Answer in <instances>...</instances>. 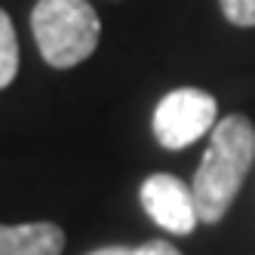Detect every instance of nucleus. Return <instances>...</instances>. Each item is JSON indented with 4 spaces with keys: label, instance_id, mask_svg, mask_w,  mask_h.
<instances>
[{
    "label": "nucleus",
    "instance_id": "nucleus-1",
    "mask_svg": "<svg viewBox=\"0 0 255 255\" xmlns=\"http://www.w3.org/2000/svg\"><path fill=\"white\" fill-rule=\"evenodd\" d=\"M255 160V126L243 114H231L212 126L206 154L194 175V203L200 222L215 225L231 209Z\"/></svg>",
    "mask_w": 255,
    "mask_h": 255
},
{
    "label": "nucleus",
    "instance_id": "nucleus-2",
    "mask_svg": "<svg viewBox=\"0 0 255 255\" xmlns=\"http://www.w3.org/2000/svg\"><path fill=\"white\" fill-rule=\"evenodd\" d=\"M31 28L40 56L52 68H74L99 46V15L86 0H37Z\"/></svg>",
    "mask_w": 255,
    "mask_h": 255
},
{
    "label": "nucleus",
    "instance_id": "nucleus-3",
    "mask_svg": "<svg viewBox=\"0 0 255 255\" xmlns=\"http://www.w3.org/2000/svg\"><path fill=\"white\" fill-rule=\"evenodd\" d=\"M215 126V99L203 89H175L157 105L154 111V135L163 148L178 151L194 144Z\"/></svg>",
    "mask_w": 255,
    "mask_h": 255
},
{
    "label": "nucleus",
    "instance_id": "nucleus-4",
    "mask_svg": "<svg viewBox=\"0 0 255 255\" xmlns=\"http://www.w3.org/2000/svg\"><path fill=\"white\" fill-rule=\"evenodd\" d=\"M141 206L160 228H166L172 234H191L200 222L194 191L181 178L166 175V172H157L151 178H144Z\"/></svg>",
    "mask_w": 255,
    "mask_h": 255
},
{
    "label": "nucleus",
    "instance_id": "nucleus-5",
    "mask_svg": "<svg viewBox=\"0 0 255 255\" xmlns=\"http://www.w3.org/2000/svg\"><path fill=\"white\" fill-rule=\"evenodd\" d=\"M65 234L52 222L0 225V255H59Z\"/></svg>",
    "mask_w": 255,
    "mask_h": 255
},
{
    "label": "nucleus",
    "instance_id": "nucleus-6",
    "mask_svg": "<svg viewBox=\"0 0 255 255\" xmlns=\"http://www.w3.org/2000/svg\"><path fill=\"white\" fill-rule=\"evenodd\" d=\"M19 74V40L9 15L0 9V89H6Z\"/></svg>",
    "mask_w": 255,
    "mask_h": 255
},
{
    "label": "nucleus",
    "instance_id": "nucleus-7",
    "mask_svg": "<svg viewBox=\"0 0 255 255\" xmlns=\"http://www.w3.org/2000/svg\"><path fill=\"white\" fill-rule=\"evenodd\" d=\"M222 12L228 15V22L240 28L255 25V0H222Z\"/></svg>",
    "mask_w": 255,
    "mask_h": 255
},
{
    "label": "nucleus",
    "instance_id": "nucleus-8",
    "mask_svg": "<svg viewBox=\"0 0 255 255\" xmlns=\"http://www.w3.org/2000/svg\"><path fill=\"white\" fill-rule=\"evenodd\" d=\"M138 255H181V252L169 243H163V240H154V243H144L138 249Z\"/></svg>",
    "mask_w": 255,
    "mask_h": 255
},
{
    "label": "nucleus",
    "instance_id": "nucleus-9",
    "mask_svg": "<svg viewBox=\"0 0 255 255\" xmlns=\"http://www.w3.org/2000/svg\"><path fill=\"white\" fill-rule=\"evenodd\" d=\"M89 255H138V249H123V246H108V249H96Z\"/></svg>",
    "mask_w": 255,
    "mask_h": 255
}]
</instances>
